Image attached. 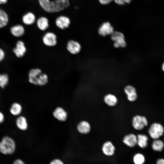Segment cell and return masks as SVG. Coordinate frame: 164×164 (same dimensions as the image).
I'll use <instances>...</instances> for the list:
<instances>
[{"mask_svg": "<svg viewBox=\"0 0 164 164\" xmlns=\"http://www.w3.org/2000/svg\"><path fill=\"white\" fill-rule=\"evenodd\" d=\"M104 100L106 104L110 106L115 105L118 101L116 97L114 95L109 94L105 96Z\"/></svg>", "mask_w": 164, "mask_h": 164, "instance_id": "603a6c76", "label": "cell"}, {"mask_svg": "<svg viewBox=\"0 0 164 164\" xmlns=\"http://www.w3.org/2000/svg\"><path fill=\"white\" fill-rule=\"evenodd\" d=\"M5 53L3 50L0 48V62L2 61L4 58Z\"/></svg>", "mask_w": 164, "mask_h": 164, "instance_id": "1f68e13d", "label": "cell"}, {"mask_svg": "<svg viewBox=\"0 0 164 164\" xmlns=\"http://www.w3.org/2000/svg\"><path fill=\"white\" fill-rule=\"evenodd\" d=\"M36 20V17L34 14L31 12H28L23 15L22 21L23 23L27 25L33 24Z\"/></svg>", "mask_w": 164, "mask_h": 164, "instance_id": "ffe728a7", "label": "cell"}, {"mask_svg": "<svg viewBox=\"0 0 164 164\" xmlns=\"http://www.w3.org/2000/svg\"><path fill=\"white\" fill-rule=\"evenodd\" d=\"M164 129L160 124L154 123L150 126L149 129L150 136L154 139H157L162 136L164 133Z\"/></svg>", "mask_w": 164, "mask_h": 164, "instance_id": "277c9868", "label": "cell"}, {"mask_svg": "<svg viewBox=\"0 0 164 164\" xmlns=\"http://www.w3.org/2000/svg\"><path fill=\"white\" fill-rule=\"evenodd\" d=\"M137 144L142 148H145L148 145V138L144 134H138L137 136Z\"/></svg>", "mask_w": 164, "mask_h": 164, "instance_id": "7402d4cb", "label": "cell"}, {"mask_svg": "<svg viewBox=\"0 0 164 164\" xmlns=\"http://www.w3.org/2000/svg\"><path fill=\"white\" fill-rule=\"evenodd\" d=\"M22 110V107L20 104L16 102H14L11 105L10 112L12 115L17 116L21 114Z\"/></svg>", "mask_w": 164, "mask_h": 164, "instance_id": "44dd1931", "label": "cell"}, {"mask_svg": "<svg viewBox=\"0 0 164 164\" xmlns=\"http://www.w3.org/2000/svg\"><path fill=\"white\" fill-rule=\"evenodd\" d=\"M156 164H164V159H158L156 162Z\"/></svg>", "mask_w": 164, "mask_h": 164, "instance_id": "e575fe53", "label": "cell"}, {"mask_svg": "<svg viewBox=\"0 0 164 164\" xmlns=\"http://www.w3.org/2000/svg\"><path fill=\"white\" fill-rule=\"evenodd\" d=\"M53 115L57 120L61 121H65L67 117V114L62 108L58 107L54 110Z\"/></svg>", "mask_w": 164, "mask_h": 164, "instance_id": "5bb4252c", "label": "cell"}, {"mask_svg": "<svg viewBox=\"0 0 164 164\" xmlns=\"http://www.w3.org/2000/svg\"><path fill=\"white\" fill-rule=\"evenodd\" d=\"M7 0H0V5L5 4L7 2Z\"/></svg>", "mask_w": 164, "mask_h": 164, "instance_id": "d590c367", "label": "cell"}, {"mask_svg": "<svg viewBox=\"0 0 164 164\" xmlns=\"http://www.w3.org/2000/svg\"><path fill=\"white\" fill-rule=\"evenodd\" d=\"M10 32L11 34L16 37H19L24 34L25 29L22 25H17L11 27Z\"/></svg>", "mask_w": 164, "mask_h": 164, "instance_id": "ac0fdd59", "label": "cell"}, {"mask_svg": "<svg viewBox=\"0 0 164 164\" xmlns=\"http://www.w3.org/2000/svg\"><path fill=\"white\" fill-rule=\"evenodd\" d=\"M43 44L46 46L52 47L55 46L57 42V37L54 33L48 32L45 33L42 38Z\"/></svg>", "mask_w": 164, "mask_h": 164, "instance_id": "8992f818", "label": "cell"}, {"mask_svg": "<svg viewBox=\"0 0 164 164\" xmlns=\"http://www.w3.org/2000/svg\"><path fill=\"white\" fill-rule=\"evenodd\" d=\"M66 47L67 51L73 55L78 54L81 49V46L80 43L72 39L70 40L67 42Z\"/></svg>", "mask_w": 164, "mask_h": 164, "instance_id": "52a82bcc", "label": "cell"}, {"mask_svg": "<svg viewBox=\"0 0 164 164\" xmlns=\"http://www.w3.org/2000/svg\"><path fill=\"white\" fill-rule=\"evenodd\" d=\"M15 123L18 128L21 130L25 131L28 128L27 120L24 116H19L16 120Z\"/></svg>", "mask_w": 164, "mask_h": 164, "instance_id": "2e32d148", "label": "cell"}, {"mask_svg": "<svg viewBox=\"0 0 164 164\" xmlns=\"http://www.w3.org/2000/svg\"><path fill=\"white\" fill-rule=\"evenodd\" d=\"M115 148L113 144L110 141L104 142L102 146V150L103 153L108 156L113 155L115 151Z\"/></svg>", "mask_w": 164, "mask_h": 164, "instance_id": "8fae6325", "label": "cell"}, {"mask_svg": "<svg viewBox=\"0 0 164 164\" xmlns=\"http://www.w3.org/2000/svg\"><path fill=\"white\" fill-rule=\"evenodd\" d=\"M100 3L102 5H107L111 2L113 0H98Z\"/></svg>", "mask_w": 164, "mask_h": 164, "instance_id": "4dcf8cb0", "label": "cell"}, {"mask_svg": "<svg viewBox=\"0 0 164 164\" xmlns=\"http://www.w3.org/2000/svg\"><path fill=\"white\" fill-rule=\"evenodd\" d=\"M98 33L101 36H105L111 35L114 32L113 26L108 22L103 23L98 29Z\"/></svg>", "mask_w": 164, "mask_h": 164, "instance_id": "ba28073f", "label": "cell"}, {"mask_svg": "<svg viewBox=\"0 0 164 164\" xmlns=\"http://www.w3.org/2000/svg\"><path fill=\"white\" fill-rule=\"evenodd\" d=\"M9 80V77L7 74H0V87L4 88L7 85Z\"/></svg>", "mask_w": 164, "mask_h": 164, "instance_id": "83f0119b", "label": "cell"}, {"mask_svg": "<svg viewBox=\"0 0 164 164\" xmlns=\"http://www.w3.org/2000/svg\"><path fill=\"white\" fill-rule=\"evenodd\" d=\"M148 124L146 118L143 116L137 115L133 118L132 125L134 128L137 130H141Z\"/></svg>", "mask_w": 164, "mask_h": 164, "instance_id": "5b68a950", "label": "cell"}, {"mask_svg": "<svg viewBox=\"0 0 164 164\" xmlns=\"http://www.w3.org/2000/svg\"><path fill=\"white\" fill-rule=\"evenodd\" d=\"M111 38L114 42L113 46L115 48H124L126 46L124 35L122 32L114 31L111 35Z\"/></svg>", "mask_w": 164, "mask_h": 164, "instance_id": "3957f363", "label": "cell"}, {"mask_svg": "<svg viewBox=\"0 0 164 164\" xmlns=\"http://www.w3.org/2000/svg\"><path fill=\"white\" fill-rule=\"evenodd\" d=\"M48 77L46 73H42L39 76L37 81V85L40 86L46 85L48 82Z\"/></svg>", "mask_w": 164, "mask_h": 164, "instance_id": "484cf974", "label": "cell"}, {"mask_svg": "<svg viewBox=\"0 0 164 164\" xmlns=\"http://www.w3.org/2000/svg\"><path fill=\"white\" fill-rule=\"evenodd\" d=\"M41 8L46 12L54 13L62 11L70 5L69 0H38Z\"/></svg>", "mask_w": 164, "mask_h": 164, "instance_id": "6da1fadb", "label": "cell"}, {"mask_svg": "<svg viewBox=\"0 0 164 164\" xmlns=\"http://www.w3.org/2000/svg\"><path fill=\"white\" fill-rule=\"evenodd\" d=\"M162 68L163 71L164 72V62L162 64Z\"/></svg>", "mask_w": 164, "mask_h": 164, "instance_id": "8d00e7d4", "label": "cell"}, {"mask_svg": "<svg viewBox=\"0 0 164 164\" xmlns=\"http://www.w3.org/2000/svg\"><path fill=\"white\" fill-rule=\"evenodd\" d=\"M16 145L14 140L10 137L5 136L0 141V152L4 155H11L15 152Z\"/></svg>", "mask_w": 164, "mask_h": 164, "instance_id": "7a4b0ae2", "label": "cell"}, {"mask_svg": "<svg viewBox=\"0 0 164 164\" xmlns=\"http://www.w3.org/2000/svg\"><path fill=\"white\" fill-rule=\"evenodd\" d=\"M152 147L155 151L161 152L164 147V144L161 140L155 139L152 142Z\"/></svg>", "mask_w": 164, "mask_h": 164, "instance_id": "d4e9b609", "label": "cell"}, {"mask_svg": "<svg viewBox=\"0 0 164 164\" xmlns=\"http://www.w3.org/2000/svg\"><path fill=\"white\" fill-rule=\"evenodd\" d=\"M42 73L41 70L39 68H33L30 70L28 73V80L29 83L37 85V79Z\"/></svg>", "mask_w": 164, "mask_h": 164, "instance_id": "7c38bea8", "label": "cell"}, {"mask_svg": "<svg viewBox=\"0 0 164 164\" xmlns=\"http://www.w3.org/2000/svg\"><path fill=\"white\" fill-rule=\"evenodd\" d=\"M8 21L7 14L4 11L0 9V29L6 26Z\"/></svg>", "mask_w": 164, "mask_h": 164, "instance_id": "cb8c5ba5", "label": "cell"}, {"mask_svg": "<svg viewBox=\"0 0 164 164\" xmlns=\"http://www.w3.org/2000/svg\"><path fill=\"white\" fill-rule=\"evenodd\" d=\"M13 51L17 57L20 58L23 56L26 51V48L24 43L21 40L18 41L16 46Z\"/></svg>", "mask_w": 164, "mask_h": 164, "instance_id": "30bf717a", "label": "cell"}, {"mask_svg": "<svg viewBox=\"0 0 164 164\" xmlns=\"http://www.w3.org/2000/svg\"><path fill=\"white\" fill-rule=\"evenodd\" d=\"M123 142L127 146L133 147L137 144V137L135 134L131 133L125 135Z\"/></svg>", "mask_w": 164, "mask_h": 164, "instance_id": "9a60e30c", "label": "cell"}, {"mask_svg": "<svg viewBox=\"0 0 164 164\" xmlns=\"http://www.w3.org/2000/svg\"><path fill=\"white\" fill-rule=\"evenodd\" d=\"M5 116L4 114L0 111V124L2 123L4 121Z\"/></svg>", "mask_w": 164, "mask_h": 164, "instance_id": "d6a6232c", "label": "cell"}, {"mask_svg": "<svg viewBox=\"0 0 164 164\" xmlns=\"http://www.w3.org/2000/svg\"><path fill=\"white\" fill-rule=\"evenodd\" d=\"M117 4L119 5H123L126 3H130L132 0H113Z\"/></svg>", "mask_w": 164, "mask_h": 164, "instance_id": "f1b7e54d", "label": "cell"}, {"mask_svg": "<svg viewBox=\"0 0 164 164\" xmlns=\"http://www.w3.org/2000/svg\"><path fill=\"white\" fill-rule=\"evenodd\" d=\"M55 24L56 26L59 29H64L69 27L70 24V20L67 17L61 15L56 19Z\"/></svg>", "mask_w": 164, "mask_h": 164, "instance_id": "9c48e42d", "label": "cell"}, {"mask_svg": "<svg viewBox=\"0 0 164 164\" xmlns=\"http://www.w3.org/2000/svg\"><path fill=\"white\" fill-rule=\"evenodd\" d=\"M77 129L80 133L87 134L90 132L91 127L90 124L88 122L83 121L78 124Z\"/></svg>", "mask_w": 164, "mask_h": 164, "instance_id": "e0dca14e", "label": "cell"}, {"mask_svg": "<svg viewBox=\"0 0 164 164\" xmlns=\"http://www.w3.org/2000/svg\"><path fill=\"white\" fill-rule=\"evenodd\" d=\"M13 164H25L21 160L18 159L15 160L13 162Z\"/></svg>", "mask_w": 164, "mask_h": 164, "instance_id": "836d02e7", "label": "cell"}, {"mask_svg": "<svg viewBox=\"0 0 164 164\" xmlns=\"http://www.w3.org/2000/svg\"><path fill=\"white\" fill-rule=\"evenodd\" d=\"M124 90L127 95V99L129 101H134L136 100L137 95L134 87L131 85H128L125 87Z\"/></svg>", "mask_w": 164, "mask_h": 164, "instance_id": "4fadbf2b", "label": "cell"}, {"mask_svg": "<svg viewBox=\"0 0 164 164\" xmlns=\"http://www.w3.org/2000/svg\"><path fill=\"white\" fill-rule=\"evenodd\" d=\"M50 164H64V163L60 159H56L52 160Z\"/></svg>", "mask_w": 164, "mask_h": 164, "instance_id": "f546056e", "label": "cell"}, {"mask_svg": "<svg viewBox=\"0 0 164 164\" xmlns=\"http://www.w3.org/2000/svg\"><path fill=\"white\" fill-rule=\"evenodd\" d=\"M36 25L40 30L44 31L49 27V22L47 18L45 17H41L37 20Z\"/></svg>", "mask_w": 164, "mask_h": 164, "instance_id": "d6986e66", "label": "cell"}, {"mask_svg": "<svg viewBox=\"0 0 164 164\" xmlns=\"http://www.w3.org/2000/svg\"><path fill=\"white\" fill-rule=\"evenodd\" d=\"M133 161L134 164H143L145 158L142 154L138 153L133 156Z\"/></svg>", "mask_w": 164, "mask_h": 164, "instance_id": "4316f807", "label": "cell"}]
</instances>
